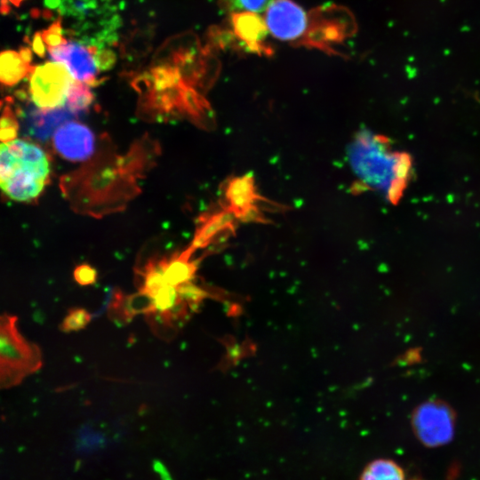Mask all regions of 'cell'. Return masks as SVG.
I'll use <instances>...</instances> for the list:
<instances>
[{
  "mask_svg": "<svg viewBox=\"0 0 480 480\" xmlns=\"http://www.w3.org/2000/svg\"><path fill=\"white\" fill-rule=\"evenodd\" d=\"M127 156L102 153L62 179L61 188L76 211L95 217L119 211L139 192L140 174Z\"/></svg>",
  "mask_w": 480,
  "mask_h": 480,
  "instance_id": "obj_1",
  "label": "cell"
},
{
  "mask_svg": "<svg viewBox=\"0 0 480 480\" xmlns=\"http://www.w3.org/2000/svg\"><path fill=\"white\" fill-rule=\"evenodd\" d=\"M50 164L36 144L20 139L0 142V188L10 198H36L48 182Z\"/></svg>",
  "mask_w": 480,
  "mask_h": 480,
  "instance_id": "obj_2",
  "label": "cell"
},
{
  "mask_svg": "<svg viewBox=\"0 0 480 480\" xmlns=\"http://www.w3.org/2000/svg\"><path fill=\"white\" fill-rule=\"evenodd\" d=\"M42 364L40 348L20 332L18 317L0 314V390L19 386Z\"/></svg>",
  "mask_w": 480,
  "mask_h": 480,
  "instance_id": "obj_3",
  "label": "cell"
},
{
  "mask_svg": "<svg viewBox=\"0 0 480 480\" xmlns=\"http://www.w3.org/2000/svg\"><path fill=\"white\" fill-rule=\"evenodd\" d=\"M73 78L68 69L58 62L34 67L29 76L31 100L44 110L65 106Z\"/></svg>",
  "mask_w": 480,
  "mask_h": 480,
  "instance_id": "obj_4",
  "label": "cell"
},
{
  "mask_svg": "<svg viewBox=\"0 0 480 480\" xmlns=\"http://www.w3.org/2000/svg\"><path fill=\"white\" fill-rule=\"evenodd\" d=\"M417 437L430 447L448 443L453 435L454 418L451 409L439 402H428L419 406L412 418Z\"/></svg>",
  "mask_w": 480,
  "mask_h": 480,
  "instance_id": "obj_5",
  "label": "cell"
},
{
  "mask_svg": "<svg viewBox=\"0 0 480 480\" xmlns=\"http://www.w3.org/2000/svg\"><path fill=\"white\" fill-rule=\"evenodd\" d=\"M52 60L64 65L72 76L89 85H96L100 71L97 57L99 50L95 45L85 44L66 39L62 44L48 47Z\"/></svg>",
  "mask_w": 480,
  "mask_h": 480,
  "instance_id": "obj_6",
  "label": "cell"
},
{
  "mask_svg": "<svg viewBox=\"0 0 480 480\" xmlns=\"http://www.w3.org/2000/svg\"><path fill=\"white\" fill-rule=\"evenodd\" d=\"M264 21L272 36L288 42L300 38L308 26V14L293 0H275L266 10Z\"/></svg>",
  "mask_w": 480,
  "mask_h": 480,
  "instance_id": "obj_7",
  "label": "cell"
},
{
  "mask_svg": "<svg viewBox=\"0 0 480 480\" xmlns=\"http://www.w3.org/2000/svg\"><path fill=\"white\" fill-rule=\"evenodd\" d=\"M223 208L242 221L266 222L257 205L260 196L257 193L251 174L233 177L223 187Z\"/></svg>",
  "mask_w": 480,
  "mask_h": 480,
  "instance_id": "obj_8",
  "label": "cell"
},
{
  "mask_svg": "<svg viewBox=\"0 0 480 480\" xmlns=\"http://www.w3.org/2000/svg\"><path fill=\"white\" fill-rule=\"evenodd\" d=\"M53 146L56 151L70 161H84L94 151L92 132L78 122H66L55 131Z\"/></svg>",
  "mask_w": 480,
  "mask_h": 480,
  "instance_id": "obj_9",
  "label": "cell"
},
{
  "mask_svg": "<svg viewBox=\"0 0 480 480\" xmlns=\"http://www.w3.org/2000/svg\"><path fill=\"white\" fill-rule=\"evenodd\" d=\"M235 217L224 208L203 213L196 221V232L188 250L194 253L234 233Z\"/></svg>",
  "mask_w": 480,
  "mask_h": 480,
  "instance_id": "obj_10",
  "label": "cell"
},
{
  "mask_svg": "<svg viewBox=\"0 0 480 480\" xmlns=\"http://www.w3.org/2000/svg\"><path fill=\"white\" fill-rule=\"evenodd\" d=\"M32 53L28 48L20 52L7 50L0 52V85L13 86L30 76L34 66Z\"/></svg>",
  "mask_w": 480,
  "mask_h": 480,
  "instance_id": "obj_11",
  "label": "cell"
},
{
  "mask_svg": "<svg viewBox=\"0 0 480 480\" xmlns=\"http://www.w3.org/2000/svg\"><path fill=\"white\" fill-rule=\"evenodd\" d=\"M193 253L187 248L170 258H163L164 273L168 284L178 286L192 281L196 272V261H190Z\"/></svg>",
  "mask_w": 480,
  "mask_h": 480,
  "instance_id": "obj_12",
  "label": "cell"
},
{
  "mask_svg": "<svg viewBox=\"0 0 480 480\" xmlns=\"http://www.w3.org/2000/svg\"><path fill=\"white\" fill-rule=\"evenodd\" d=\"M31 130L41 139L49 137L55 128L76 116L67 106L53 109H40L34 113Z\"/></svg>",
  "mask_w": 480,
  "mask_h": 480,
  "instance_id": "obj_13",
  "label": "cell"
},
{
  "mask_svg": "<svg viewBox=\"0 0 480 480\" xmlns=\"http://www.w3.org/2000/svg\"><path fill=\"white\" fill-rule=\"evenodd\" d=\"M360 480H404V474L396 462L380 459L366 466Z\"/></svg>",
  "mask_w": 480,
  "mask_h": 480,
  "instance_id": "obj_14",
  "label": "cell"
},
{
  "mask_svg": "<svg viewBox=\"0 0 480 480\" xmlns=\"http://www.w3.org/2000/svg\"><path fill=\"white\" fill-rule=\"evenodd\" d=\"M93 100L94 96L90 89V85L74 79L68 92L65 106L76 116H78L87 112Z\"/></svg>",
  "mask_w": 480,
  "mask_h": 480,
  "instance_id": "obj_15",
  "label": "cell"
},
{
  "mask_svg": "<svg viewBox=\"0 0 480 480\" xmlns=\"http://www.w3.org/2000/svg\"><path fill=\"white\" fill-rule=\"evenodd\" d=\"M150 297L152 298L156 311H158L160 315L168 313L181 300L176 286L171 284L161 286Z\"/></svg>",
  "mask_w": 480,
  "mask_h": 480,
  "instance_id": "obj_16",
  "label": "cell"
},
{
  "mask_svg": "<svg viewBox=\"0 0 480 480\" xmlns=\"http://www.w3.org/2000/svg\"><path fill=\"white\" fill-rule=\"evenodd\" d=\"M275 0H220L221 7L234 13L248 12L261 13L266 12L268 7Z\"/></svg>",
  "mask_w": 480,
  "mask_h": 480,
  "instance_id": "obj_17",
  "label": "cell"
},
{
  "mask_svg": "<svg viewBox=\"0 0 480 480\" xmlns=\"http://www.w3.org/2000/svg\"><path fill=\"white\" fill-rule=\"evenodd\" d=\"M92 320V315L82 308H73L68 310L60 324L64 332H76L84 329Z\"/></svg>",
  "mask_w": 480,
  "mask_h": 480,
  "instance_id": "obj_18",
  "label": "cell"
},
{
  "mask_svg": "<svg viewBox=\"0 0 480 480\" xmlns=\"http://www.w3.org/2000/svg\"><path fill=\"white\" fill-rule=\"evenodd\" d=\"M180 298L190 308L198 306L203 300L208 297V293L201 287L194 284L191 281L176 286Z\"/></svg>",
  "mask_w": 480,
  "mask_h": 480,
  "instance_id": "obj_19",
  "label": "cell"
},
{
  "mask_svg": "<svg viewBox=\"0 0 480 480\" xmlns=\"http://www.w3.org/2000/svg\"><path fill=\"white\" fill-rule=\"evenodd\" d=\"M42 39L46 47H54L62 44L66 38L62 35L60 20H57L48 28L41 33Z\"/></svg>",
  "mask_w": 480,
  "mask_h": 480,
  "instance_id": "obj_20",
  "label": "cell"
},
{
  "mask_svg": "<svg viewBox=\"0 0 480 480\" xmlns=\"http://www.w3.org/2000/svg\"><path fill=\"white\" fill-rule=\"evenodd\" d=\"M73 276L80 285H92L97 281V271L89 264H81L75 268Z\"/></svg>",
  "mask_w": 480,
  "mask_h": 480,
  "instance_id": "obj_21",
  "label": "cell"
},
{
  "mask_svg": "<svg viewBox=\"0 0 480 480\" xmlns=\"http://www.w3.org/2000/svg\"><path fill=\"white\" fill-rule=\"evenodd\" d=\"M18 124L12 114H5L0 118V141L6 142L14 140Z\"/></svg>",
  "mask_w": 480,
  "mask_h": 480,
  "instance_id": "obj_22",
  "label": "cell"
},
{
  "mask_svg": "<svg viewBox=\"0 0 480 480\" xmlns=\"http://www.w3.org/2000/svg\"><path fill=\"white\" fill-rule=\"evenodd\" d=\"M33 51L39 56L44 57L45 54L44 43L42 39L41 33H36L32 41Z\"/></svg>",
  "mask_w": 480,
  "mask_h": 480,
  "instance_id": "obj_23",
  "label": "cell"
},
{
  "mask_svg": "<svg viewBox=\"0 0 480 480\" xmlns=\"http://www.w3.org/2000/svg\"><path fill=\"white\" fill-rule=\"evenodd\" d=\"M8 1L11 2L13 5L19 6L23 0H8Z\"/></svg>",
  "mask_w": 480,
  "mask_h": 480,
  "instance_id": "obj_24",
  "label": "cell"
}]
</instances>
